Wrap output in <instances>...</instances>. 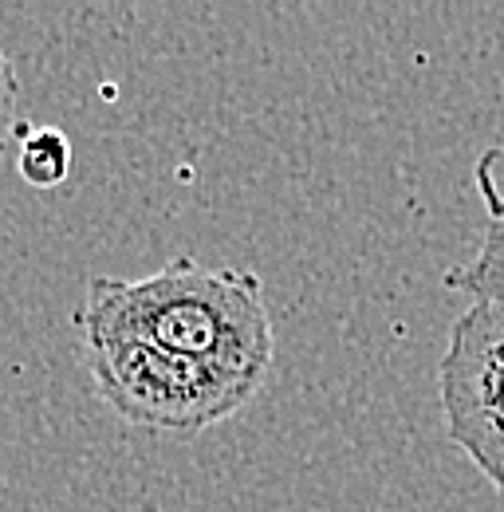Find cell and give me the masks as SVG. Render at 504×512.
<instances>
[{"label":"cell","mask_w":504,"mask_h":512,"mask_svg":"<svg viewBox=\"0 0 504 512\" xmlns=\"http://www.w3.org/2000/svg\"><path fill=\"white\" fill-rule=\"evenodd\" d=\"M75 327L79 335L142 339L256 386L268 379L276 347L260 276L205 268L189 253L142 280L95 276Z\"/></svg>","instance_id":"6da1fadb"},{"label":"cell","mask_w":504,"mask_h":512,"mask_svg":"<svg viewBox=\"0 0 504 512\" xmlns=\"http://www.w3.org/2000/svg\"><path fill=\"white\" fill-rule=\"evenodd\" d=\"M83 347L103 402L150 434H201L233 418L260 390L209 363L126 335H83Z\"/></svg>","instance_id":"7a4b0ae2"},{"label":"cell","mask_w":504,"mask_h":512,"mask_svg":"<svg viewBox=\"0 0 504 512\" xmlns=\"http://www.w3.org/2000/svg\"><path fill=\"white\" fill-rule=\"evenodd\" d=\"M445 434L504 497V296L473 300L438 367Z\"/></svg>","instance_id":"3957f363"},{"label":"cell","mask_w":504,"mask_h":512,"mask_svg":"<svg viewBox=\"0 0 504 512\" xmlns=\"http://www.w3.org/2000/svg\"><path fill=\"white\" fill-rule=\"evenodd\" d=\"M445 284L453 292H465L473 300H497L504 296V225L489 221L481 233V245L473 260H465L461 268L445 272Z\"/></svg>","instance_id":"277c9868"},{"label":"cell","mask_w":504,"mask_h":512,"mask_svg":"<svg viewBox=\"0 0 504 512\" xmlns=\"http://www.w3.org/2000/svg\"><path fill=\"white\" fill-rule=\"evenodd\" d=\"M16 170L36 190H52V186L67 182V174H71V142H67V134L56 127L28 130L24 146H20V158H16Z\"/></svg>","instance_id":"5b68a950"},{"label":"cell","mask_w":504,"mask_h":512,"mask_svg":"<svg viewBox=\"0 0 504 512\" xmlns=\"http://www.w3.org/2000/svg\"><path fill=\"white\" fill-rule=\"evenodd\" d=\"M473 182H477V193L489 209V221H501L504 225V142L501 146H489L477 166H473Z\"/></svg>","instance_id":"8992f818"}]
</instances>
